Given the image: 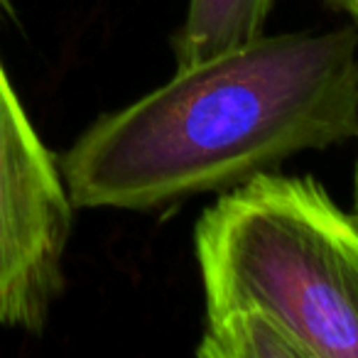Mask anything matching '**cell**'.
<instances>
[{
    "instance_id": "8",
    "label": "cell",
    "mask_w": 358,
    "mask_h": 358,
    "mask_svg": "<svg viewBox=\"0 0 358 358\" xmlns=\"http://www.w3.org/2000/svg\"><path fill=\"white\" fill-rule=\"evenodd\" d=\"M13 15V0H0V17Z\"/></svg>"
},
{
    "instance_id": "3",
    "label": "cell",
    "mask_w": 358,
    "mask_h": 358,
    "mask_svg": "<svg viewBox=\"0 0 358 358\" xmlns=\"http://www.w3.org/2000/svg\"><path fill=\"white\" fill-rule=\"evenodd\" d=\"M74 204L0 64V327L42 331L64 292Z\"/></svg>"
},
{
    "instance_id": "7",
    "label": "cell",
    "mask_w": 358,
    "mask_h": 358,
    "mask_svg": "<svg viewBox=\"0 0 358 358\" xmlns=\"http://www.w3.org/2000/svg\"><path fill=\"white\" fill-rule=\"evenodd\" d=\"M353 216L358 221V162H356V172H353Z\"/></svg>"
},
{
    "instance_id": "2",
    "label": "cell",
    "mask_w": 358,
    "mask_h": 358,
    "mask_svg": "<svg viewBox=\"0 0 358 358\" xmlns=\"http://www.w3.org/2000/svg\"><path fill=\"white\" fill-rule=\"evenodd\" d=\"M194 255L206 309L258 307L309 358H358V221L312 174L273 169L219 194Z\"/></svg>"
},
{
    "instance_id": "6",
    "label": "cell",
    "mask_w": 358,
    "mask_h": 358,
    "mask_svg": "<svg viewBox=\"0 0 358 358\" xmlns=\"http://www.w3.org/2000/svg\"><path fill=\"white\" fill-rule=\"evenodd\" d=\"M324 3H327L329 8H334V10L351 17L353 27H356V32H358V0H324Z\"/></svg>"
},
{
    "instance_id": "4",
    "label": "cell",
    "mask_w": 358,
    "mask_h": 358,
    "mask_svg": "<svg viewBox=\"0 0 358 358\" xmlns=\"http://www.w3.org/2000/svg\"><path fill=\"white\" fill-rule=\"evenodd\" d=\"M275 0H189L187 15L172 35L177 66L204 62L265 35Z\"/></svg>"
},
{
    "instance_id": "1",
    "label": "cell",
    "mask_w": 358,
    "mask_h": 358,
    "mask_svg": "<svg viewBox=\"0 0 358 358\" xmlns=\"http://www.w3.org/2000/svg\"><path fill=\"white\" fill-rule=\"evenodd\" d=\"M358 138V32L263 35L96 118L59 157L74 209L155 211Z\"/></svg>"
},
{
    "instance_id": "5",
    "label": "cell",
    "mask_w": 358,
    "mask_h": 358,
    "mask_svg": "<svg viewBox=\"0 0 358 358\" xmlns=\"http://www.w3.org/2000/svg\"><path fill=\"white\" fill-rule=\"evenodd\" d=\"M199 358H309L299 338L258 307L206 309Z\"/></svg>"
}]
</instances>
